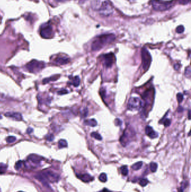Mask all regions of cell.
Returning <instances> with one entry per match:
<instances>
[{
  "mask_svg": "<svg viewBox=\"0 0 191 192\" xmlns=\"http://www.w3.org/2000/svg\"><path fill=\"white\" fill-rule=\"evenodd\" d=\"M116 39V36L113 34H104L97 37L94 40L91 45V49L95 51L103 49L106 46L112 43Z\"/></svg>",
  "mask_w": 191,
  "mask_h": 192,
  "instance_id": "1",
  "label": "cell"
},
{
  "mask_svg": "<svg viewBox=\"0 0 191 192\" xmlns=\"http://www.w3.org/2000/svg\"><path fill=\"white\" fill-rule=\"evenodd\" d=\"M91 6L93 9L98 11L103 16H109L113 11L111 4L107 0H94Z\"/></svg>",
  "mask_w": 191,
  "mask_h": 192,
  "instance_id": "2",
  "label": "cell"
},
{
  "mask_svg": "<svg viewBox=\"0 0 191 192\" xmlns=\"http://www.w3.org/2000/svg\"><path fill=\"white\" fill-rule=\"evenodd\" d=\"M36 178L42 182L46 183L47 182H57L59 180V176L51 171H43L36 176Z\"/></svg>",
  "mask_w": 191,
  "mask_h": 192,
  "instance_id": "3",
  "label": "cell"
},
{
  "mask_svg": "<svg viewBox=\"0 0 191 192\" xmlns=\"http://www.w3.org/2000/svg\"><path fill=\"white\" fill-rule=\"evenodd\" d=\"M152 6L156 11H164L170 9L174 5L173 1H165L163 0H152Z\"/></svg>",
  "mask_w": 191,
  "mask_h": 192,
  "instance_id": "4",
  "label": "cell"
},
{
  "mask_svg": "<svg viewBox=\"0 0 191 192\" xmlns=\"http://www.w3.org/2000/svg\"><path fill=\"white\" fill-rule=\"evenodd\" d=\"M45 67V64L44 62L39 61L36 60H31L30 62L27 64L26 65L27 70L29 72L33 73H36L40 72L42 69Z\"/></svg>",
  "mask_w": 191,
  "mask_h": 192,
  "instance_id": "5",
  "label": "cell"
},
{
  "mask_svg": "<svg viewBox=\"0 0 191 192\" xmlns=\"http://www.w3.org/2000/svg\"><path fill=\"white\" fill-rule=\"evenodd\" d=\"M134 135L135 132L133 131V129L130 128H127L120 137V142L121 144L123 147H126L131 142Z\"/></svg>",
  "mask_w": 191,
  "mask_h": 192,
  "instance_id": "6",
  "label": "cell"
},
{
  "mask_svg": "<svg viewBox=\"0 0 191 192\" xmlns=\"http://www.w3.org/2000/svg\"><path fill=\"white\" fill-rule=\"evenodd\" d=\"M142 103L141 99L138 97H132L129 99L127 108L130 111L139 110L142 108Z\"/></svg>",
  "mask_w": 191,
  "mask_h": 192,
  "instance_id": "7",
  "label": "cell"
},
{
  "mask_svg": "<svg viewBox=\"0 0 191 192\" xmlns=\"http://www.w3.org/2000/svg\"><path fill=\"white\" fill-rule=\"evenodd\" d=\"M141 58L143 69L144 70H147L151 64V56L148 50L145 48H143L141 50Z\"/></svg>",
  "mask_w": 191,
  "mask_h": 192,
  "instance_id": "8",
  "label": "cell"
},
{
  "mask_svg": "<svg viewBox=\"0 0 191 192\" xmlns=\"http://www.w3.org/2000/svg\"><path fill=\"white\" fill-rule=\"evenodd\" d=\"M40 36L44 38H50L52 37L53 34L52 28L48 24H45L41 27L40 29Z\"/></svg>",
  "mask_w": 191,
  "mask_h": 192,
  "instance_id": "9",
  "label": "cell"
},
{
  "mask_svg": "<svg viewBox=\"0 0 191 192\" xmlns=\"http://www.w3.org/2000/svg\"><path fill=\"white\" fill-rule=\"evenodd\" d=\"M103 61L105 66L106 67H111L116 61V58L113 53L105 54L103 55Z\"/></svg>",
  "mask_w": 191,
  "mask_h": 192,
  "instance_id": "10",
  "label": "cell"
},
{
  "mask_svg": "<svg viewBox=\"0 0 191 192\" xmlns=\"http://www.w3.org/2000/svg\"><path fill=\"white\" fill-rule=\"evenodd\" d=\"M4 116L11 118L15 121H22L23 119L21 114L18 112H7L4 114Z\"/></svg>",
  "mask_w": 191,
  "mask_h": 192,
  "instance_id": "11",
  "label": "cell"
},
{
  "mask_svg": "<svg viewBox=\"0 0 191 192\" xmlns=\"http://www.w3.org/2000/svg\"><path fill=\"white\" fill-rule=\"evenodd\" d=\"M145 133L151 139L156 138L159 135L158 133H156L155 131H154L152 127L149 125L146 126L145 128Z\"/></svg>",
  "mask_w": 191,
  "mask_h": 192,
  "instance_id": "12",
  "label": "cell"
},
{
  "mask_svg": "<svg viewBox=\"0 0 191 192\" xmlns=\"http://www.w3.org/2000/svg\"><path fill=\"white\" fill-rule=\"evenodd\" d=\"M28 161L31 162L32 163L36 164V165H39L42 161L43 158L42 157L36 155H31L27 158Z\"/></svg>",
  "mask_w": 191,
  "mask_h": 192,
  "instance_id": "13",
  "label": "cell"
},
{
  "mask_svg": "<svg viewBox=\"0 0 191 192\" xmlns=\"http://www.w3.org/2000/svg\"><path fill=\"white\" fill-rule=\"evenodd\" d=\"M54 61L58 65H65L70 61V58L66 56H58L55 58Z\"/></svg>",
  "mask_w": 191,
  "mask_h": 192,
  "instance_id": "14",
  "label": "cell"
},
{
  "mask_svg": "<svg viewBox=\"0 0 191 192\" xmlns=\"http://www.w3.org/2000/svg\"><path fill=\"white\" fill-rule=\"evenodd\" d=\"M77 176L81 179L82 181H83L85 183H88L90 182L91 181L93 180L94 178L88 174H77Z\"/></svg>",
  "mask_w": 191,
  "mask_h": 192,
  "instance_id": "15",
  "label": "cell"
},
{
  "mask_svg": "<svg viewBox=\"0 0 191 192\" xmlns=\"http://www.w3.org/2000/svg\"><path fill=\"white\" fill-rule=\"evenodd\" d=\"M84 124L85 125H87V126L94 127V126H96L97 125V121H96V120H95L94 119H89V120H86L84 121Z\"/></svg>",
  "mask_w": 191,
  "mask_h": 192,
  "instance_id": "16",
  "label": "cell"
},
{
  "mask_svg": "<svg viewBox=\"0 0 191 192\" xmlns=\"http://www.w3.org/2000/svg\"><path fill=\"white\" fill-rule=\"evenodd\" d=\"M80 79L78 76H76L74 77L72 79V83L71 84L74 85L75 87H77L80 85Z\"/></svg>",
  "mask_w": 191,
  "mask_h": 192,
  "instance_id": "17",
  "label": "cell"
},
{
  "mask_svg": "<svg viewBox=\"0 0 191 192\" xmlns=\"http://www.w3.org/2000/svg\"><path fill=\"white\" fill-rule=\"evenodd\" d=\"M142 164H143V163L141 161L136 162V163H135V164H133V165L132 166V169L134 170H139V169H140L141 168Z\"/></svg>",
  "mask_w": 191,
  "mask_h": 192,
  "instance_id": "18",
  "label": "cell"
},
{
  "mask_svg": "<svg viewBox=\"0 0 191 192\" xmlns=\"http://www.w3.org/2000/svg\"><path fill=\"white\" fill-rule=\"evenodd\" d=\"M67 142L66 140L64 139H61L58 142V147L59 148H65L67 147Z\"/></svg>",
  "mask_w": 191,
  "mask_h": 192,
  "instance_id": "19",
  "label": "cell"
},
{
  "mask_svg": "<svg viewBox=\"0 0 191 192\" xmlns=\"http://www.w3.org/2000/svg\"><path fill=\"white\" fill-rule=\"evenodd\" d=\"M120 173L123 176H127L129 173L128 168L126 166H123L120 167Z\"/></svg>",
  "mask_w": 191,
  "mask_h": 192,
  "instance_id": "20",
  "label": "cell"
},
{
  "mask_svg": "<svg viewBox=\"0 0 191 192\" xmlns=\"http://www.w3.org/2000/svg\"><path fill=\"white\" fill-rule=\"evenodd\" d=\"M91 136L92 137L94 138L97 139L98 140H102V136L97 132H93V133H91Z\"/></svg>",
  "mask_w": 191,
  "mask_h": 192,
  "instance_id": "21",
  "label": "cell"
},
{
  "mask_svg": "<svg viewBox=\"0 0 191 192\" xmlns=\"http://www.w3.org/2000/svg\"><path fill=\"white\" fill-rule=\"evenodd\" d=\"M88 112H89V111H88V108L86 107H84L82 110H81V116L82 117H86V116H88Z\"/></svg>",
  "mask_w": 191,
  "mask_h": 192,
  "instance_id": "22",
  "label": "cell"
},
{
  "mask_svg": "<svg viewBox=\"0 0 191 192\" xmlns=\"http://www.w3.org/2000/svg\"><path fill=\"white\" fill-rule=\"evenodd\" d=\"M99 179L100 182H102L103 183H105L106 182L107 180V175L105 173H102L100 175V176H99Z\"/></svg>",
  "mask_w": 191,
  "mask_h": 192,
  "instance_id": "23",
  "label": "cell"
},
{
  "mask_svg": "<svg viewBox=\"0 0 191 192\" xmlns=\"http://www.w3.org/2000/svg\"><path fill=\"white\" fill-rule=\"evenodd\" d=\"M158 169V164L155 162H151L150 164V170L151 172L155 173Z\"/></svg>",
  "mask_w": 191,
  "mask_h": 192,
  "instance_id": "24",
  "label": "cell"
},
{
  "mask_svg": "<svg viewBox=\"0 0 191 192\" xmlns=\"http://www.w3.org/2000/svg\"><path fill=\"white\" fill-rule=\"evenodd\" d=\"M6 142L8 143H13L14 142H15V140H16V138L15 137L13 136H9L8 137H7L6 139Z\"/></svg>",
  "mask_w": 191,
  "mask_h": 192,
  "instance_id": "25",
  "label": "cell"
},
{
  "mask_svg": "<svg viewBox=\"0 0 191 192\" xmlns=\"http://www.w3.org/2000/svg\"><path fill=\"white\" fill-rule=\"evenodd\" d=\"M149 183L148 180L146 179H141L139 181V184L142 187H145Z\"/></svg>",
  "mask_w": 191,
  "mask_h": 192,
  "instance_id": "26",
  "label": "cell"
},
{
  "mask_svg": "<svg viewBox=\"0 0 191 192\" xmlns=\"http://www.w3.org/2000/svg\"><path fill=\"white\" fill-rule=\"evenodd\" d=\"M7 169V166L3 164H0V174H2L4 173Z\"/></svg>",
  "mask_w": 191,
  "mask_h": 192,
  "instance_id": "27",
  "label": "cell"
},
{
  "mask_svg": "<svg viewBox=\"0 0 191 192\" xmlns=\"http://www.w3.org/2000/svg\"><path fill=\"white\" fill-rule=\"evenodd\" d=\"M184 31V28L182 25H180L179 27L177 28L176 29V31L177 33L179 34H181L183 33V31Z\"/></svg>",
  "mask_w": 191,
  "mask_h": 192,
  "instance_id": "28",
  "label": "cell"
},
{
  "mask_svg": "<svg viewBox=\"0 0 191 192\" xmlns=\"http://www.w3.org/2000/svg\"><path fill=\"white\" fill-rule=\"evenodd\" d=\"M177 98L178 103H181L183 100V94L182 93H179L177 95Z\"/></svg>",
  "mask_w": 191,
  "mask_h": 192,
  "instance_id": "29",
  "label": "cell"
},
{
  "mask_svg": "<svg viewBox=\"0 0 191 192\" xmlns=\"http://www.w3.org/2000/svg\"><path fill=\"white\" fill-rule=\"evenodd\" d=\"M22 165H23V162L22 161H19L17 162L15 165L16 170H19L21 168V167L22 166Z\"/></svg>",
  "mask_w": 191,
  "mask_h": 192,
  "instance_id": "30",
  "label": "cell"
},
{
  "mask_svg": "<svg viewBox=\"0 0 191 192\" xmlns=\"http://www.w3.org/2000/svg\"><path fill=\"white\" fill-rule=\"evenodd\" d=\"M45 138H46V139H47L48 141L52 142V141L54 140V135L53 134H48V135H47L46 136Z\"/></svg>",
  "mask_w": 191,
  "mask_h": 192,
  "instance_id": "31",
  "label": "cell"
},
{
  "mask_svg": "<svg viewBox=\"0 0 191 192\" xmlns=\"http://www.w3.org/2000/svg\"><path fill=\"white\" fill-rule=\"evenodd\" d=\"M170 123H171V121L169 119H165L163 122V124L164 125L165 127L169 126V125H170Z\"/></svg>",
  "mask_w": 191,
  "mask_h": 192,
  "instance_id": "32",
  "label": "cell"
},
{
  "mask_svg": "<svg viewBox=\"0 0 191 192\" xmlns=\"http://www.w3.org/2000/svg\"><path fill=\"white\" fill-rule=\"evenodd\" d=\"M185 75L187 77L190 78V76H191V69H190V66L186 69V70H185Z\"/></svg>",
  "mask_w": 191,
  "mask_h": 192,
  "instance_id": "33",
  "label": "cell"
},
{
  "mask_svg": "<svg viewBox=\"0 0 191 192\" xmlns=\"http://www.w3.org/2000/svg\"><path fill=\"white\" fill-rule=\"evenodd\" d=\"M178 2L181 4H189L191 0H178Z\"/></svg>",
  "mask_w": 191,
  "mask_h": 192,
  "instance_id": "34",
  "label": "cell"
},
{
  "mask_svg": "<svg viewBox=\"0 0 191 192\" xmlns=\"http://www.w3.org/2000/svg\"><path fill=\"white\" fill-rule=\"evenodd\" d=\"M68 93V90L66 89H62L58 92V94L59 95H63V94H67Z\"/></svg>",
  "mask_w": 191,
  "mask_h": 192,
  "instance_id": "35",
  "label": "cell"
},
{
  "mask_svg": "<svg viewBox=\"0 0 191 192\" xmlns=\"http://www.w3.org/2000/svg\"><path fill=\"white\" fill-rule=\"evenodd\" d=\"M115 123H116V125H118V126H120V125H122V121L120 120V119H117L115 120Z\"/></svg>",
  "mask_w": 191,
  "mask_h": 192,
  "instance_id": "36",
  "label": "cell"
},
{
  "mask_svg": "<svg viewBox=\"0 0 191 192\" xmlns=\"http://www.w3.org/2000/svg\"><path fill=\"white\" fill-rule=\"evenodd\" d=\"M33 131V129L31 128H29L27 130V134H31Z\"/></svg>",
  "mask_w": 191,
  "mask_h": 192,
  "instance_id": "37",
  "label": "cell"
},
{
  "mask_svg": "<svg viewBox=\"0 0 191 192\" xmlns=\"http://www.w3.org/2000/svg\"><path fill=\"white\" fill-rule=\"evenodd\" d=\"M183 108L182 107L179 106V107H178V112H182L183 111Z\"/></svg>",
  "mask_w": 191,
  "mask_h": 192,
  "instance_id": "38",
  "label": "cell"
},
{
  "mask_svg": "<svg viewBox=\"0 0 191 192\" xmlns=\"http://www.w3.org/2000/svg\"><path fill=\"white\" fill-rule=\"evenodd\" d=\"M99 192H111L110 191H109L108 189H106V188H104V189H103L102 191H100Z\"/></svg>",
  "mask_w": 191,
  "mask_h": 192,
  "instance_id": "39",
  "label": "cell"
},
{
  "mask_svg": "<svg viewBox=\"0 0 191 192\" xmlns=\"http://www.w3.org/2000/svg\"><path fill=\"white\" fill-rule=\"evenodd\" d=\"M190 114H191V110L188 111V119H190Z\"/></svg>",
  "mask_w": 191,
  "mask_h": 192,
  "instance_id": "40",
  "label": "cell"
},
{
  "mask_svg": "<svg viewBox=\"0 0 191 192\" xmlns=\"http://www.w3.org/2000/svg\"><path fill=\"white\" fill-rule=\"evenodd\" d=\"M58 2H66L67 1H68V0H57Z\"/></svg>",
  "mask_w": 191,
  "mask_h": 192,
  "instance_id": "41",
  "label": "cell"
},
{
  "mask_svg": "<svg viewBox=\"0 0 191 192\" xmlns=\"http://www.w3.org/2000/svg\"><path fill=\"white\" fill-rule=\"evenodd\" d=\"M81 1H82V2H84V1H85V0H81Z\"/></svg>",
  "mask_w": 191,
  "mask_h": 192,
  "instance_id": "42",
  "label": "cell"
},
{
  "mask_svg": "<svg viewBox=\"0 0 191 192\" xmlns=\"http://www.w3.org/2000/svg\"></svg>",
  "mask_w": 191,
  "mask_h": 192,
  "instance_id": "43",
  "label": "cell"
}]
</instances>
